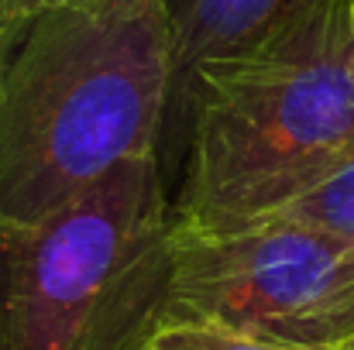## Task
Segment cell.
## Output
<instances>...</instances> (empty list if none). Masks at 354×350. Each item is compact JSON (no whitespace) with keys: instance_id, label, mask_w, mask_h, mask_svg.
I'll use <instances>...</instances> for the list:
<instances>
[{"instance_id":"5","label":"cell","mask_w":354,"mask_h":350,"mask_svg":"<svg viewBox=\"0 0 354 350\" xmlns=\"http://www.w3.org/2000/svg\"><path fill=\"white\" fill-rule=\"evenodd\" d=\"M303 0H165L172 24V86L158 141V165L176 189L186 141H189V104L196 72L224 55L251 48L275 31Z\"/></svg>"},{"instance_id":"4","label":"cell","mask_w":354,"mask_h":350,"mask_svg":"<svg viewBox=\"0 0 354 350\" xmlns=\"http://www.w3.org/2000/svg\"><path fill=\"white\" fill-rule=\"evenodd\" d=\"M351 268L354 244L282 213L248 224L172 217L165 320L214 323L303 347H341L354 340Z\"/></svg>"},{"instance_id":"9","label":"cell","mask_w":354,"mask_h":350,"mask_svg":"<svg viewBox=\"0 0 354 350\" xmlns=\"http://www.w3.org/2000/svg\"><path fill=\"white\" fill-rule=\"evenodd\" d=\"M348 320H351L354 330V268H351V285H348Z\"/></svg>"},{"instance_id":"1","label":"cell","mask_w":354,"mask_h":350,"mask_svg":"<svg viewBox=\"0 0 354 350\" xmlns=\"http://www.w3.org/2000/svg\"><path fill=\"white\" fill-rule=\"evenodd\" d=\"M169 86L165 0L38 14L0 72V217H48L124 162L158 155Z\"/></svg>"},{"instance_id":"3","label":"cell","mask_w":354,"mask_h":350,"mask_svg":"<svg viewBox=\"0 0 354 350\" xmlns=\"http://www.w3.org/2000/svg\"><path fill=\"white\" fill-rule=\"evenodd\" d=\"M169 278L172 189L131 158L48 217H0V350H141Z\"/></svg>"},{"instance_id":"6","label":"cell","mask_w":354,"mask_h":350,"mask_svg":"<svg viewBox=\"0 0 354 350\" xmlns=\"http://www.w3.org/2000/svg\"><path fill=\"white\" fill-rule=\"evenodd\" d=\"M282 217H292L313 231L354 244V158L334 168L327 179H320L296 203H289Z\"/></svg>"},{"instance_id":"2","label":"cell","mask_w":354,"mask_h":350,"mask_svg":"<svg viewBox=\"0 0 354 350\" xmlns=\"http://www.w3.org/2000/svg\"><path fill=\"white\" fill-rule=\"evenodd\" d=\"M354 158V0H303L251 48L196 72L172 189L186 224L282 213Z\"/></svg>"},{"instance_id":"7","label":"cell","mask_w":354,"mask_h":350,"mask_svg":"<svg viewBox=\"0 0 354 350\" xmlns=\"http://www.w3.org/2000/svg\"><path fill=\"white\" fill-rule=\"evenodd\" d=\"M141 350H334V347H303V344H282L265 340L251 333H237L214 323H193V320H165Z\"/></svg>"},{"instance_id":"10","label":"cell","mask_w":354,"mask_h":350,"mask_svg":"<svg viewBox=\"0 0 354 350\" xmlns=\"http://www.w3.org/2000/svg\"><path fill=\"white\" fill-rule=\"evenodd\" d=\"M334 350H354V340H348V344H341V347H334Z\"/></svg>"},{"instance_id":"8","label":"cell","mask_w":354,"mask_h":350,"mask_svg":"<svg viewBox=\"0 0 354 350\" xmlns=\"http://www.w3.org/2000/svg\"><path fill=\"white\" fill-rule=\"evenodd\" d=\"M73 3H93V0H0V72L38 14L52 7H73Z\"/></svg>"}]
</instances>
